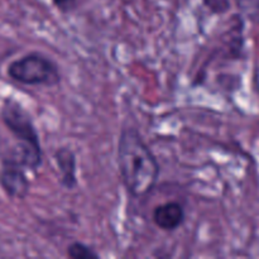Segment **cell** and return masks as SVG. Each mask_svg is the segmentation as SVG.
Listing matches in <instances>:
<instances>
[{"mask_svg":"<svg viewBox=\"0 0 259 259\" xmlns=\"http://www.w3.org/2000/svg\"><path fill=\"white\" fill-rule=\"evenodd\" d=\"M67 255L72 259H98L99 254L81 242H73L67 247Z\"/></svg>","mask_w":259,"mask_h":259,"instance_id":"52a82bcc","label":"cell"},{"mask_svg":"<svg viewBox=\"0 0 259 259\" xmlns=\"http://www.w3.org/2000/svg\"><path fill=\"white\" fill-rule=\"evenodd\" d=\"M153 222L159 229L164 232H174L184 224V206L177 201H168L158 205L153 211Z\"/></svg>","mask_w":259,"mask_h":259,"instance_id":"5b68a950","label":"cell"},{"mask_svg":"<svg viewBox=\"0 0 259 259\" xmlns=\"http://www.w3.org/2000/svg\"><path fill=\"white\" fill-rule=\"evenodd\" d=\"M204 4L214 13H225L230 9V0H204Z\"/></svg>","mask_w":259,"mask_h":259,"instance_id":"9c48e42d","label":"cell"},{"mask_svg":"<svg viewBox=\"0 0 259 259\" xmlns=\"http://www.w3.org/2000/svg\"><path fill=\"white\" fill-rule=\"evenodd\" d=\"M118 167L129 195L141 199L153 191L159 179L158 161L134 126H124L118 142Z\"/></svg>","mask_w":259,"mask_h":259,"instance_id":"6da1fadb","label":"cell"},{"mask_svg":"<svg viewBox=\"0 0 259 259\" xmlns=\"http://www.w3.org/2000/svg\"><path fill=\"white\" fill-rule=\"evenodd\" d=\"M12 80L28 86H55L61 81L58 66L47 56L38 52L24 55L8 66Z\"/></svg>","mask_w":259,"mask_h":259,"instance_id":"3957f363","label":"cell"},{"mask_svg":"<svg viewBox=\"0 0 259 259\" xmlns=\"http://www.w3.org/2000/svg\"><path fill=\"white\" fill-rule=\"evenodd\" d=\"M52 3L60 12L68 13L76 7L77 0H52Z\"/></svg>","mask_w":259,"mask_h":259,"instance_id":"30bf717a","label":"cell"},{"mask_svg":"<svg viewBox=\"0 0 259 259\" xmlns=\"http://www.w3.org/2000/svg\"><path fill=\"white\" fill-rule=\"evenodd\" d=\"M0 116L5 126L19 142V149L14 159L27 169L35 171L39 168L43 161L42 146L29 113L17 100L7 98L0 109Z\"/></svg>","mask_w":259,"mask_h":259,"instance_id":"7a4b0ae2","label":"cell"},{"mask_svg":"<svg viewBox=\"0 0 259 259\" xmlns=\"http://www.w3.org/2000/svg\"><path fill=\"white\" fill-rule=\"evenodd\" d=\"M55 161L61 174V185L67 190H72L77 186L76 177V156L68 147H61L56 151Z\"/></svg>","mask_w":259,"mask_h":259,"instance_id":"8992f818","label":"cell"},{"mask_svg":"<svg viewBox=\"0 0 259 259\" xmlns=\"http://www.w3.org/2000/svg\"><path fill=\"white\" fill-rule=\"evenodd\" d=\"M0 186L12 199H24L29 192V181L24 167L14 158L4 159L0 171Z\"/></svg>","mask_w":259,"mask_h":259,"instance_id":"277c9868","label":"cell"},{"mask_svg":"<svg viewBox=\"0 0 259 259\" xmlns=\"http://www.w3.org/2000/svg\"><path fill=\"white\" fill-rule=\"evenodd\" d=\"M240 12L249 19L259 18V0H233Z\"/></svg>","mask_w":259,"mask_h":259,"instance_id":"ba28073f","label":"cell"}]
</instances>
